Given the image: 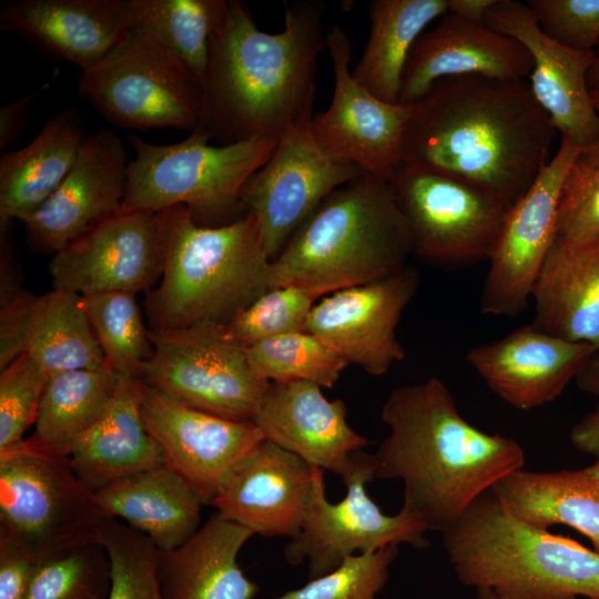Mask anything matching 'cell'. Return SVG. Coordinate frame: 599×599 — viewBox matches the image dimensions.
<instances>
[{
  "instance_id": "obj_23",
  "label": "cell",
  "mask_w": 599,
  "mask_h": 599,
  "mask_svg": "<svg viewBox=\"0 0 599 599\" xmlns=\"http://www.w3.org/2000/svg\"><path fill=\"white\" fill-rule=\"evenodd\" d=\"M532 59L517 40L485 22L446 13L413 45L400 83L398 103L412 104L441 79L479 75L496 80H525Z\"/></svg>"
},
{
  "instance_id": "obj_11",
  "label": "cell",
  "mask_w": 599,
  "mask_h": 599,
  "mask_svg": "<svg viewBox=\"0 0 599 599\" xmlns=\"http://www.w3.org/2000/svg\"><path fill=\"white\" fill-rule=\"evenodd\" d=\"M375 471L373 455L355 453L352 467L342 477L346 496L332 504L326 498L324 470L315 467L304 524L284 547L288 564L307 561L309 580L333 571L357 554L402 544L418 549L428 547V529L418 515L402 507L397 515L388 516L368 496L366 484L375 478Z\"/></svg>"
},
{
  "instance_id": "obj_47",
  "label": "cell",
  "mask_w": 599,
  "mask_h": 599,
  "mask_svg": "<svg viewBox=\"0 0 599 599\" xmlns=\"http://www.w3.org/2000/svg\"><path fill=\"white\" fill-rule=\"evenodd\" d=\"M50 87V81L37 90L0 109V150H7L23 134L27 113L37 97Z\"/></svg>"
},
{
  "instance_id": "obj_13",
  "label": "cell",
  "mask_w": 599,
  "mask_h": 599,
  "mask_svg": "<svg viewBox=\"0 0 599 599\" xmlns=\"http://www.w3.org/2000/svg\"><path fill=\"white\" fill-rule=\"evenodd\" d=\"M312 120L304 116L284 131L242 191L244 211L255 217L271 260L334 191L365 174L319 145Z\"/></svg>"
},
{
  "instance_id": "obj_7",
  "label": "cell",
  "mask_w": 599,
  "mask_h": 599,
  "mask_svg": "<svg viewBox=\"0 0 599 599\" xmlns=\"http://www.w3.org/2000/svg\"><path fill=\"white\" fill-rule=\"evenodd\" d=\"M211 140L200 126L173 144H154L130 134L134 158L128 165L119 213L161 212L182 205L205 226L242 216V191L271 158L278 139L255 136L224 145H212Z\"/></svg>"
},
{
  "instance_id": "obj_3",
  "label": "cell",
  "mask_w": 599,
  "mask_h": 599,
  "mask_svg": "<svg viewBox=\"0 0 599 599\" xmlns=\"http://www.w3.org/2000/svg\"><path fill=\"white\" fill-rule=\"evenodd\" d=\"M380 417L389 434L373 455L375 478L402 480L403 508L428 531L444 532L479 496L525 466L519 443L473 426L437 377L394 389Z\"/></svg>"
},
{
  "instance_id": "obj_12",
  "label": "cell",
  "mask_w": 599,
  "mask_h": 599,
  "mask_svg": "<svg viewBox=\"0 0 599 599\" xmlns=\"http://www.w3.org/2000/svg\"><path fill=\"white\" fill-rule=\"evenodd\" d=\"M390 185L413 254L444 267L488 261L509 207L460 180L404 165Z\"/></svg>"
},
{
  "instance_id": "obj_46",
  "label": "cell",
  "mask_w": 599,
  "mask_h": 599,
  "mask_svg": "<svg viewBox=\"0 0 599 599\" xmlns=\"http://www.w3.org/2000/svg\"><path fill=\"white\" fill-rule=\"evenodd\" d=\"M35 564L30 552L0 538V599H23Z\"/></svg>"
},
{
  "instance_id": "obj_29",
  "label": "cell",
  "mask_w": 599,
  "mask_h": 599,
  "mask_svg": "<svg viewBox=\"0 0 599 599\" xmlns=\"http://www.w3.org/2000/svg\"><path fill=\"white\" fill-rule=\"evenodd\" d=\"M140 378L120 376L104 416L72 446L69 458L92 491L132 474L165 464L141 414Z\"/></svg>"
},
{
  "instance_id": "obj_26",
  "label": "cell",
  "mask_w": 599,
  "mask_h": 599,
  "mask_svg": "<svg viewBox=\"0 0 599 599\" xmlns=\"http://www.w3.org/2000/svg\"><path fill=\"white\" fill-rule=\"evenodd\" d=\"M253 535L216 511L183 545L159 550L161 599H253L258 586L237 564L241 548Z\"/></svg>"
},
{
  "instance_id": "obj_8",
  "label": "cell",
  "mask_w": 599,
  "mask_h": 599,
  "mask_svg": "<svg viewBox=\"0 0 599 599\" xmlns=\"http://www.w3.org/2000/svg\"><path fill=\"white\" fill-rule=\"evenodd\" d=\"M106 517L68 455L34 436L0 449V538L38 560L97 541Z\"/></svg>"
},
{
  "instance_id": "obj_38",
  "label": "cell",
  "mask_w": 599,
  "mask_h": 599,
  "mask_svg": "<svg viewBox=\"0 0 599 599\" xmlns=\"http://www.w3.org/2000/svg\"><path fill=\"white\" fill-rule=\"evenodd\" d=\"M110 587L109 557L94 541L38 559L23 599H108Z\"/></svg>"
},
{
  "instance_id": "obj_45",
  "label": "cell",
  "mask_w": 599,
  "mask_h": 599,
  "mask_svg": "<svg viewBox=\"0 0 599 599\" xmlns=\"http://www.w3.org/2000/svg\"><path fill=\"white\" fill-rule=\"evenodd\" d=\"M0 368L24 354L29 319L35 295L19 287L1 266Z\"/></svg>"
},
{
  "instance_id": "obj_36",
  "label": "cell",
  "mask_w": 599,
  "mask_h": 599,
  "mask_svg": "<svg viewBox=\"0 0 599 599\" xmlns=\"http://www.w3.org/2000/svg\"><path fill=\"white\" fill-rule=\"evenodd\" d=\"M135 295L97 293L82 296V302L108 367L120 376L141 378L152 344Z\"/></svg>"
},
{
  "instance_id": "obj_48",
  "label": "cell",
  "mask_w": 599,
  "mask_h": 599,
  "mask_svg": "<svg viewBox=\"0 0 599 599\" xmlns=\"http://www.w3.org/2000/svg\"><path fill=\"white\" fill-rule=\"evenodd\" d=\"M570 441L579 451L599 458V402L570 430Z\"/></svg>"
},
{
  "instance_id": "obj_31",
  "label": "cell",
  "mask_w": 599,
  "mask_h": 599,
  "mask_svg": "<svg viewBox=\"0 0 599 599\" xmlns=\"http://www.w3.org/2000/svg\"><path fill=\"white\" fill-rule=\"evenodd\" d=\"M519 520L540 529L569 526L599 552V479L582 469H519L490 489Z\"/></svg>"
},
{
  "instance_id": "obj_18",
  "label": "cell",
  "mask_w": 599,
  "mask_h": 599,
  "mask_svg": "<svg viewBox=\"0 0 599 599\" xmlns=\"http://www.w3.org/2000/svg\"><path fill=\"white\" fill-rule=\"evenodd\" d=\"M130 160L110 130L88 134L59 187L22 221L30 244L55 254L116 215L125 195Z\"/></svg>"
},
{
  "instance_id": "obj_44",
  "label": "cell",
  "mask_w": 599,
  "mask_h": 599,
  "mask_svg": "<svg viewBox=\"0 0 599 599\" xmlns=\"http://www.w3.org/2000/svg\"><path fill=\"white\" fill-rule=\"evenodd\" d=\"M540 29L552 40L581 52L599 47V0H529Z\"/></svg>"
},
{
  "instance_id": "obj_1",
  "label": "cell",
  "mask_w": 599,
  "mask_h": 599,
  "mask_svg": "<svg viewBox=\"0 0 599 599\" xmlns=\"http://www.w3.org/2000/svg\"><path fill=\"white\" fill-rule=\"evenodd\" d=\"M555 132L527 81L446 78L412 103L400 165L460 180L510 207L550 161Z\"/></svg>"
},
{
  "instance_id": "obj_4",
  "label": "cell",
  "mask_w": 599,
  "mask_h": 599,
  "mask_svg": "<svg viewBox=\"0 0 599 599\" xmlns=\"http://www.w3.org/2000/svg\"><path fill=\"white\" fill-rule=\"evenodd\" d=\"M160 214L162 273L145 301L151 331L226 325L271 288L272 260L251 213L219 226L199 224L182 205Z\"/></svg>"
},
{
  "instance_id": "obj_6",
  "label": "cell",
  "mask_w": 599,
  "mask_h": 599,
  "mask_svg": "<svg viewBox=\"0 0 599 599\" xmlns=\"http://www.w3.org/2000/svg\"><path fill=\"white\" fill-rule=\"evenodd\" d=\"M413 254L389 181L365 173L334 191L271 262V288L319 297L390 276Z\"/></svg>"
},
{
  "instance_id": "obj_39",
  "label": "cell",
  "mask_w": 599,
  "mask_h": 599,
  "mask_svg": "<svg viewBox=\"0 0 599 599\" xmlns=\"http://www.w3.org/2000/svg\"><path fill=\"white\" fill-rule=\"evenodd\" d=\"M97 541L110 561L108 599H161L159 549L146 535L108 516L99 528Z\"/></svg>"
},
{
  "instance_id": "obj_19",
  "label": "cell",
  "mask_w": 599,
  "mask_h": 599,
  "mask_svg": "<svg viewBox=\"0 0 599 599\" xmlns=\"http://www.w3.org/2000/svg\"><path fill=\"white\" fill-rule=\"evenodd\" d=\"M160 212L118 213L55 253L53 287L80 296L151 291L162 273Z\"/></svg>"
},
{
  "instance_id": "obj_41",
  "label": "cell",
  "mask_w": 599,
  "mask_h": 599,
  "mask_svg": "<svg viewBox=\"0 0 599 599\" xmlns=\"http://www.w3.org/2000/svg\"><path fill=\"white\" fill-rule=\"evenodd\" d=\"M397 554L398 546L390 545L351 556L333 571L274 599H377Z\"/></svg>"
},
{
  "instance_id": "obj_30",
  "label": "cell",
  "mask_w": 599,
  "mask_h": 599,
  "mask_svg": "<svg viewBox=\"0 0 599 599\" xmlns=\"http://www.w3.org/2000/svg\"><path fill=\"white\" fill-rule=\"evenodd\" d=\"M73 109L52 114L26 146L0 156V220L24 221L63 182L87 138Z\"/></svg>"
},
{
  "instance_id": "obj_5",
  "label": "cell",
  "mask_w": 599,
  "mask_h": 599,
  "mask_svg": "<svg viewBox=\"0 0 599 599\" xmlns=\"http://www.w3.org/2000/svg\"><path fill=\"white\" fill-rule=\"evenodd\" d=\"M441 534L457 579L478 599H599V552L519 520L491 490Z\"/></svg>"
},
{
  "instance_id": "obj_50",
  "label": "cell",
  "mask_w": 599,
  "mask_h": 599,
  "mask_svg": "<svg viewBox=\"0 0 599 599\" xmlns=\"http://www.w3.org/2000/svg\"><path fill=\"white\" fill-rule=\"evenodd\" d=\"M576 380L581 390L599 396V354L589 361Z\"/></svg>"
},
{
  "instance_id": "obj_25",
  "label": "cell",
  "mask_w": 599,
  "mask_h": 599,
  "mask_svg": "<svg viewBox=\"0 0 599 599\" xmlns=\"http://www.w3.org/2000/svg\"><path fill=\"white\" fill-rule=\"evenodd\" d=\"M133 22L131 0H4L0 27L50 58L98 63Z\"/></svg>"
},
{
  "instance_id": "obj_49",
  "label": "cell",
  "mask_w": 599,
  "mask_h": 599,
  "mask_svg": "<svg viewBox=\"0 0 599 599\" xmlns=\"http://www.w3.org/2000/svg\"><path fill=\"white\" fill-rule=\"evenodd\" d=\"M496 0H447V12L459 18L485 22V17Z\"/></svg>"
},
{
  "instance_id": "obj_53",
  "label": "cell",
  "mask_w": 599,
  "mask_h": 599,
  "mask_svg": "<svg viewBox=\"0 0 599 599\" xmlns=\"http://www.w3.org/2000/svg\"><path fill=\"white\" fill-rule=\"evenodd\" d=\"M585 469L590 474L592 475L593 477L598 478L599 479V458H597V460L591 464L590 466L588 467H585Z\"/></svg>"
},
{
  "instance_id": "obj_32",
  "label": "cell",
  "mask_w": 599,
  "mask_h": 599,
  "mask_svg": "<svg viewBox=\"0 0 599 599\" xmlns=\"http://www.w3.org/2000/svg\"><path fill=\"white\" fill-rule=\"evenodd\" d=\"M447 13V0H374L363 54L352 71L375 97L398 103L409 52L425 28Z\"/></svg>"
},
{
  "instance_id": "obj_51",
  "label": "cell",
  "mask_w": 599,
  "mask_h": 599,
  "mask_svg": "<svg viewBox=\"0 0 599 599\" xmlns=\"http://www.w3.org/2000/svg\"><path fill=\"white\" fill-rule=\"evenodd\" d=\"M591 97L593 100L595 108L599 114V87L591 90ZM582 153L591 160L599 161V140L593 148H591L590 150L583 151Z\"/></svg>"
},
{
  "instance_id": "obj_2",
  "label": "cell",
  "mask_w": 599,
  "mask_h": 599,
  "mask_svg": "<svg viewBox=\"0 0 599 599\" xmlns=\"http://www.w3.org/2000/svg\"><path fill=\"white\" fill-rule=\"evenodd\" d=\"M325 10L322 1L286 2L284 29L267 33L246 3L229 0L211 42L199 126L224 145L280 139L313 115Z\"/></svg>"
},
{
  "instance_id": "obj_16",
  "label": "cell",
  "mask_w": 599,
  "mask_h": 599,
  "mask_svg": "<svg viewBox=\"0 0 599 599\" xmlns=\"http://www.w3.org/2000/svg\"><path fill=\"white\" fill-rule=\"evenodd\" d=\"M419 284L418 271L407 265L385 278L333 292L315 303L306 331L348 365L384 375L406 356L396 329Z\"/></svg>"
},
{
  "instance_id": "obj_37",
  "label": "cell",
  "mask_w": 599,
  "mask_h": 599,
  "mask_svg": "<svg viewBox=\"0 0 599 599\" xmlns=\"http://www.w3.org/2000/svg\"><path fill=\"white\" fill-rule=\"evenodd\" d=\"M245 351L256 376L270 383L305 380L332 388L348 366L307 331L268 338Z\"/></svg>"
},
{
  "instance_id": "obj_24",
  "label": "cell",
  "mask_w": 599,
  "mask_h": 599,
  "mask_svg": "<svg viewBox=\"0 0 599 599\" xmlns=\"http://www.w3.org/2000/svg\"><path fill=\"white\" fill-rule=\"evenodd\" d=\"M317 384L271 383L253 417L264 439L314 467L344 477L368 441L347 422L343 400H328Z\"/></svg>"
},
{
  "instance_id": "obj_21",
  "label": "cell",
  "mask_w": 599,
  "mask_h": 599,
  "mask_svg": "<svg viewBox=\"0 0 599 599\" xmlns=\"http://www.w3.org/2000/svg\"><path fill=\"white\" fill-rule=\"evenodd\" d=\"M315 467L263 439L226 474L209 505L266 537H296L314 487Z\"/></svg>"
},
{
  "instance_id": "obj_28",
  "label": "cell",
  "mask_w": 599,
  "mask_h": 599,
  "mask_svg": "<svg viewBox=\"0 0 599 599\" xmlns=\"http://www.w3.org/2000/svg\"><path fill=\"white\" fill-rule=\"evenodd\" d=\"M105 516L146 535L159 550L175 549L200 528V493L163 464L110 483L93 493Z\"/></svg>"
},
{
  "instance_id": "obj_40",
  "label": "cell",
  "mask_w": 599,
  "mask_h": 599,
  "mask_svg": "<svg viewBox=\"0 0 599 599\" xmlns=\"http://www.w3.org/2000/svg\"><path fill=\"white\" fill-rule=\"evenodd\" d=\"M321 298L296 285L273 287L225 326L243 347L296 332H306L313 306Z\"/></svg>"
},
{
  "instance_id": "obj_22",
  "label": "cell",
  "mask_w": 599,
  "mask_h": 599,
  "mask_svg": "<svg viewBox=\"0 0 599 599\" xmlns=\"http://www.w3.org/2000/svg\"><path fill=\"white\" fill-rule=\"evenodd\" d=\"M597 354L588 343L569 342L529 324L473 347L466 361L508 405L532 409L558 398Z\"/></svg>"
},
{
  "instance_id": "obj_17",
  "label": "cell",
  "mask_w": 599,
  "mask_h": 599,
  "mask_svg": "<svg viewBox=\"0 0 599 599\" xmlns=\"http://www.w3.org/2000/svg\"><path fill=\"white\" fill-rule=\"evenodd\" d=\"M485 23L498 33L517 40L529 52L532 69L530 90L561 138L582 151L599 140V114L595 108L588 73L595 52L570 49L549 38L540 29L527 3L496 0Z\"/></svg>"
},
{
  "instance_id": "obj_20",
  "label": "cell",
  "mask_w": 599,
  "mask_h": 599,
  "mask_svg": "<svg viewBox=\"0 0 599 599\" xmlns=\"http://www.w3.org/2000/svg\"><path fill=\"white\" fill-rule=\"evenodd\" d=\"M141 414L164 455L209 505L226 474L264 438L253 422L225 418L142 382Z\"/></svg>"
},
{
  "instance_id": "obj_27",
  "label": "cell",
  "mask_w": 599,
  "mask_h": 599,
  "mask_svg": "<svg viewBox=\"0 0 599 599\" xmlns=\"http://www.w3.org/2000/svg\"><path fill=\"white\" fill-rule=\"evenodd\" d=\"M535 328L599 353V238L554 242L532 287Z\"/></svg>"
},
{
  "instance_id": "obj_35",
  "label": "cell",
  "mask_w": 599,
  "mask_h": 599,
  "mask_svg": "<svg viewBox=\"0 0 599 599\" xmlns=\"http://www.w3.org/2000/svg\"><path fill=\"white\" fill-rule=\"evenodd\" d=\"M229 0H131L133 22L154 34L202 87Z\"/></svg>"
},
{
  "instance_id": "obj_52",
  "label": "cell",
  "mask_w": 599,
  "mask_h": 599,
  "mask_svg": "<svg viewBox=\"0 0 599 599\" xmlns=\"http://www.w3.org/2000/svg\"><path fill=\"white\" fill-rule=\"evenodd\" d=\"M588 85L590 90L599 87V47L595 51V61L588 73Z\"/></svg>"
},
{
  "instance_id": "obj_34",
  "label": "cell",
  "mask_w": 599,
  "mask_h": 599,
  "mask_svg": "<svg viewBox=\"0 0 599 599\" xmlns=\"http://www.w3.org/2000/svg\"><path fill=\"white\" fill-rule=\"evenodd\" d=\"M118 383L119 375L109 367L50 374L33 436L69 456L73 444L104 416Z\"/></svg>"
},
{
  "instance_id": "obj_14",
  "label": "cell",
  "mask_w": 599,
  "mask_h": 599,
  "mask_svg": "<svg viewBox=\"0 0 599 599\" xmlns=\"http://www.w3.org/2000/svg\"><path fill=\"white\" fill-rule=\"evenodd\" d=\"M582 152L572 141L561 138L557 153L507 210L488 258L481 313L517 317L526 309L538 273L557 237L558 205L565 177Z\"/></svg>"
},
{
  "instance_id": "obj_10",
  "label": "cell",
  "mask_w": 599,
  "mask_h": 599,
  "mask_svg": "<svg viewBox=\"0 0 599 599\" xmlns=\"http://www.w3.org/2000/svg\"><path fill=\"white\" fill-rule=\"evenodd\" d=\"M141 380L202 410L252 422L270 382L253 372L245 347L222 324L151 331Z\"/></svg>"
},
{
  "instance_id": "obj_42",
  "label": "cell",
  "mask_w": 599,
  "mask_h": 599,
  "mask_svg": "<svg viewBox=\"0 0 599 599\" xmlns=\"http://www.w3.org/2000/svg\"><path fill=\"white\" fill-rule=\"evenodd\" d=\"M48 376L26 353L1 369L0 449L23 439L35 424Z\"/></svg>"
},
{
  "instance_id": "obj_43",
  "label": "cell",
  "mask_w": 599,
  "mask_h": 599,
  "mask_svg": "<svg viewBox=\"0 0 599 599\" xmlns=\"http://www.w3.org/2000/svg\"><path fill=\"white\" fill-rule=\"evenodd\" d=\"M557 237L573 243L599 238V161L583 153L569 169L561 187Z\"/></svg>"
},
{
  "instance_id": "obj_15",
  "label": "cell",
  "mask_w": 599,
  "mask_h": 599,
  "mask_svg": "<svg viewBox=\"0 0 599 599\" xmlns=\"http://www.w3.org/2000/svg\"><path fill=\"white\" fill-rule=\"evenodd\" d=\"M326 41L334 90L328 108L313 116L314 136L332 156L390 182L402 163L412 104L382 101L354 78L352 43L339 26L328 28Z\"/></svg>"
},
{
  "instance_id": "obj_33",
  "label": "cell",
  "mask_w": 599,
  "mask_h": 599,
  "mask_svg": "<svg viewBox=\"0 0 599 599\" xmlns=\"http://www.w3.org/2000/svg\"><path fill=\"white\" fill-rule=\"evenodd\" d=\"M24 353L48 375L108 367L82 296L61 288L35 296Z\"/></svg>"
},
{
  "instance_id": "obj_9",
  "label": "cell",
  "mask_w": 599,
  "mask_h": 599,
  "mask_svg": "<svg viewBox=\"0 0 599 599\" xmlns=\"http://www.w3.org/2000/svg\"><path fill=\"white\" fill-rule=\"evenodd\" d=\"M78 94L121 129L192 132L201 119L199 81L135 22L98 63L81 71Z\"/></svg>"
}]
</instances>
